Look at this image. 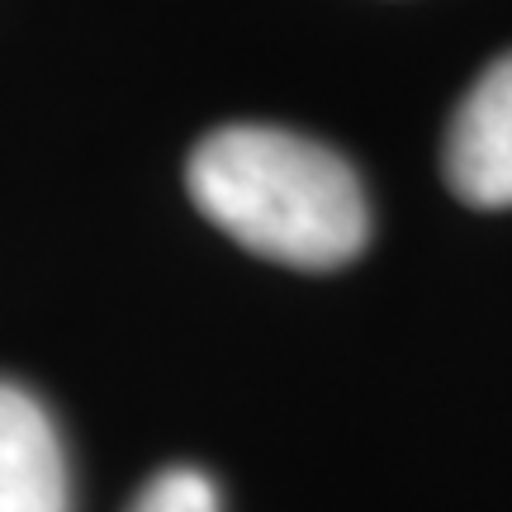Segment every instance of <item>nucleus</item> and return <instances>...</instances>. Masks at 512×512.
Here are the masks:
<instances>
[{
    "instance_id": "obj_1",
    "label": "nucleus",
    "mask_w": 512,
    "mask_h": 512,
    "mask_svg": "<svg viewBox=\"0 0 512 512\" xmlns=\"http://www.w3.org/2000/svg\"><path fill=\"white\" fill-rule=\"evenodd\" d=\"M190 200L247 252L337 271L366 252V190L332 147L271 124L214 128L185 166Z\"/></svg>"
},
{
    "instance_id": "obj_2",
    "label": "nucleus",
    "mask_w": 512,
    "mask_h": 512,
    "mask_svg": "<svg viewBox=\"0 0 512 512\" xmlns=\"http://www.w3.org/2000/svg\"><path fill=\"white\" fill-rule=\"evenodd\" d=\"M441 176L460 204L512 209V53L484 67L456 105L441 143Z\"/></svg>"
},
{
    "instance_id": "obj_3",
    "label": "nucleus",
    "mask_w": 512,
    "mask_h": 512,
    "mask_svg": "<svg viewBox=\"0 0 512 512\" xmlns=\"http://www.w3.org/2000/svg\"><path fill=\"white\" fill-rule=\"evenodd\" d=\"M0 512H72L62 432L15 380H0Z\"/></svg>"
},
{
    "instance_id": "obj_4",
    "label": "nucleus",
    "mask_w": 512,
    "mask_h": 512,
    "mask_svg": "<svg viewBox=\"0 0 512 512\" xmlns=\"http://www.w3.org/2000/svg\"><path fill=\"white\" fill-rule=\"evenodd\" d=\"M128 512H223L219 484L195 465H171V470L147 479Z\"/></svg>"
}]
</instances>
